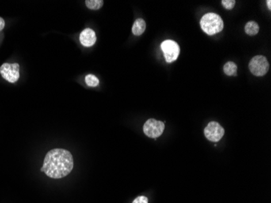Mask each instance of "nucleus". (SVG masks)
<instances>
[{
    "instance_id": "11",
    "label": "nucleus",
    "mask_w": 271,
    "mask_h": 203,
    "mask_svg": "<svg viewBox=\"0 0 271 203\" xmlns=\"http://www.w3.org/2000/svg\"><path fill=\"white\" fill-rule=\"evenodd\" d=\"M223 71L227 76H236L237 66L234 62H227L223 67Z\"/></svg>"
},
{
    "instance_id": "5",
    "label": "nucleus",
    "mask_w": 271,
    "mask_h": 203,
    "mask_svg": "<svg viewBox=\"0 0 271 203\" xmlns=\"http://www.w3.org/2000/svg\"><path fill=\"white\" fill-rule=\"evenodd\" d=\"M161 49L167 63H172L178 59L180 49L175 41L166 40L161 44Z\"/></svg>"
},
{
    "instance_id": "2",
    "label": "nucleus",
    "mask_w": 271,
    "mask_h": 203,
    "mask_svg": "<svg viewBox=\"0 0 271 203\" xmlns=\"http://www.w3.org/2000/svg\"><path fill=\"white\" fill-rule=\"evenodd\" d=\"M201 29L204 31L207 35H215L219 33L223 30V19L221 18L219 15L215 13H207L203 16L200 21Z\"/></svg>"
},
{
    "instance_id": "6",
    "label": "nucleus",
    "mask_w": 271,
    "mask_h": 203,
    "mask_svg": "<svg viewBox=\"0 0 271 203\" xmlns=\"http://www.w3.org/2000/svg\"><path fill=\"white\" fill-rule=\"evenodd\" d=\"M165 125L164 123L155 119H150L145 123L143 131L146 136L151 138H158L163 132Z\"/></svg>"
},
{
    "instance_id": "16",
    "label": "nucleus",
    "mask_w": 271,
    "mask_h": 203,
    "mask_svg": "<svg viewBox=\"0 0 271 203\" xmlns=\"http://www.w3.org/2000/svg\"><path fill=\"white\" fill-rule=\"evenodd\" d=\"M5 27V21L2 17H0V31H2Z\"/></svg>"
},
{
    "instance_id": "9",
    "label": "nucleus",
    "mask_w": 271,
    "mask_h": 203,
    "mask_svg": "<svg viewBox=\"0 0 271 203\" xmlns=\"http://www.w3.org/2000/svg\"><path fill=\"white\" fill-rule=\"evenodd\" d=\"M146 28V21L142 18L137 19L132 26V33L136 36H140L145 32Z\"/></svg>"
},
{
    "instance_id": "12",
    "label": "nucleus",
    "mask_w": 271,
    "mask_h": 203,
    "mask_svg": "<svg viewBox=\"0 0 271 203\" xmlns=\"http://www.w3.org/2000/svg\"><path fill=\"white\" fill-rule=\"evenodd\" d=\"M104 2L103 0H86L85 5L91 10H98L104 6Z\"/></svg>"
},
{
    "instance_id": "15",
    "label": "nucleus",
    "mask_w": 271,
    "mask_h": 203,
    "mask_svg": "<svg viewBox=\"0 0 271 203\" xmlns=\"http://www.w3.org/2000/svg\"><path fill=\"white\" fill-rule=\"evenodd\" d=\"M132 203H149L148 197L145 196H140V197H136Z\"/></svg>"
},
{
    "instance_id": "7",
    "label": "nucleus",
    "mask_w": 271,
    "mask_h": 203,
    "mask_svg": "<svg viewBox=\"0 0 271 203\" xmlns=\"http://www.w3.org/2000/svg\"><path fill=\"white\" fill-rule=\"evenodd\" d=\"M205 136L209 141L218 142L224 136V128L218 122L211 121L204 130Z\"/></svg>"
},
{
    "instance_id": "1",
    "label": "nucleus",
    "mask_w": 271,
    "mask_h": 203,
    "mask_svg": "<svg viewBox=\"0 0 271 203\" xmlns=\"http://www.w3.org/2000/svg\"><path fill=\"white\" fill-rule=\"evenodd\" d=\"M73 166V157L69 150L53 149L46 154L41 172L51 178L61 179L71 173Z\"/></svg>"
},
{
    "instance_id": "8",
    "label": "nucleus",
    "mask_w": 271,
    "mask_h": 203,
    "mask_svg": "<svg viewBox=\"0 0 271 203\" xmlns=\"http://www.w3.org/2000/svg\"><path fill=\"white\" fill-rule=\"evenodd\" d=\"M97 37L91 28H85L80 35V42L84 47H90L95 44Z\"/></svg>"
},
{
    "instance_id": "13",
    "label": "nucleus",
    "mask_w": 271,
    "mask_h": 203,
    "mask_svg": "<svg viewBox=\"0 0 271 203\" xmlns=\"http://www.w3.org/2000/svg\"><path fill=\"white\" fill-rule=\"evenodd\" d=\"M85 83L89 87H97L99 85V80L93 74H89L85 77Z\"/></svg>"
},
{
    "instance_id": "17",
    "label": "nucleus",
    "mask_w": 271,
    "mask_h": 203,
    "mask_svg": "<svg viewBox=\"0 0 271 203\" xmlns=\"http://www.w3.org/2000/svg\"><path fill=\"white\" fill-rule=\"evenodd\" d=\"M267 6H268V8H269V10H270V8H271V6H270V4H271V1L270 0H268L267 2Z\"/></svg>"
},
{
    "instance_id": "3",
    "label": "nucleus",
    "mask_w": 271,
    "mask_h": 203,
    "mask_svg": "<svg viewBox=\"0 0 271 203\" xmlns=\"http://www.w3.org/2000/svg\"><path fill=\"white\" fill-rule=\"evenodd\" d=\"M249 67V70L253 75L262 77L269 71V64L265 56L257 55L251 59Z\"/></svg>"
},
{
    "instance_id": "4",
    "label": "nucleus",
    "mask_w": 271,
    "mask_h": 203,
    "mask_svg": "<svg viewBox=\"0 0 271 203\" xmlns=\"http://www.w3.org/2000/svg\"><path fill=\"white\" fill-rule=\"evenodd\" d=\"M0 74L8 82L15 83L20 78V65L17 63H4L0 67Z\"/></svg>"
},
{
    "instance_id": "10",
    "label": "nucleus",
    "mask_w": 271,
    "mask_h": 203,
    "mask_svg": "<svg viewBox=\"0 0 271 203\" xmlns=\"http://www.w3.org/2000/svg\"><path fill=\"white\" fill-rule=\"evenodd\" d=\"M245 30L248 35L253 36L259 32V25L255 21H249L245 25Z\"/></svg>"
},
{
    "instance_id": "14",
    "label": "nucleus",
    "mask_w": 271,
    "mask_h": 203,
    "mask_svg": "<svg viewBox=\"0 0 271 203\" xmlns=\"http://www.w3.org/2000/svg\"><path fill=\"white\" fill-rule=\"evenodd\" d=\"M222 5L227 10H231L234 7H235V0H223L222 1Z\"/></svg>"
}]
</instances>
